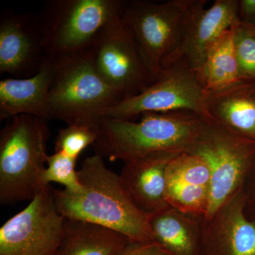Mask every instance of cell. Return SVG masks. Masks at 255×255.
Here are the masks:
<instances>
[{
  "label": "cell",
  "instance_id": "obj_24",
  "mask_svg": "<svg viewBox=\"0 0 255 255\" xmlns=\"http://www.w3.org/2000/svg\"><path fill=\"white\" fill-rule=\"evenodd\" d=\"M247 217L255 224V159L241 189Z\"/></svg>",
  "mask_w": 255,
  "mask_h": 255
},
{
  "label": "cell",
  "instance_id": "obj_12",
  "mask_svg": "<svg viewBox=\"0 0 255 255\" xmlns=\"http://www.w3.org/2000/svg\"><path fill=\"white\" fill-rule=\"evenodd\" d=\"M201 255H255V224L240 190L203 221Z\"/></svg>",
  "mask_w": 255,
  "mask_h": 255
},
{
  "label": "cell",
  "instance_id": "obj_21",
  "mask_svg": "<svg viewBox=\"0 0 255 255\" xmlns=\"http://www.w3.org/2000/svg\"><path fill=\"white\" fill-rule=\"evenodd\" d=\"M98 135L97 122H77L67 124L57 135L55 152H62L78 159L87 147L95 145Z\"/></svg>",
  "mask_w": 255,
  "mask_h": 255
},
{
  "label": "cell",
  "instance_id": "obj_2",
  "mask_svg": "<svg viewBox=\"0 0 255 255\" xmlns=\"http://www.w3.org/2000/svg\"><path fill=\"white\" fill-rule=\"evenodd\" d=\"M204 119L190 112L146 113L138 122L103 118L97 122L95 154L110 160L132 159L163 152H186Z\"/></svg>",
  "mask_w": 255,
  "mask_h": 255
},
{
  "label": "cell",
  "instance_id": "obj_25",
  "mask_svg": "<svg viewBox=\"0 0 255 255\" xmlns=\"http://www.w3.org/2000/svg\"><path fill=\"white\" fill-rule=\"evenodd\" d=\"M115 255H172L157 242L130 241Z\"/></svg>",
  "mask_w": 255,
  "mask_h": 255
},
{
  "label": "cell",
  "instance_id": "obj_22",
  "mask_svg": "<svg viewBox=\"0 0 255 255\" xmlns=\"http://www.w3.org/2000/svg\"><path fill=\"white\" fill-rule=\"evenodd\" d=\"M78 159L70 157L62 152H55L48 155L46 169L43 174L45 187L50 183H58L65 187V190L71 194H78L84 190V187L79 179L76 169Z\"/></svg>",
  "mask_w": 255,
  "mask_h": 255
},
{
  "label": "cell",
  "instance_id": "obj_16",
  "mask_svg": "<svg viewBox=\"0 0 255 255\" xmlns=\"http://www.w3.org/2000/svg\"><path fill=\"white\" fill-rule=\"evenodd\" d=\"M53 72V62L46 60L33 76L1 80L0 119H11L19 115L50 119L48 98Z\"/></svg>",
  "mask_w": 255,
  "mask_h": 255
},
{
  "label": "cell",
  "instance_id": "obj_15",
  "mask_svg": "<svg viewBox=\"0 0 255 255\" xmlns=\"http://www.w3.org/2000/svg\"><path fill=\"white\" fill-rule=\"evenodd\" d=\"M181 153L157 152L124 162L119 176L135 205L148 217L169 206L165 196L167 169Z\"/></svg>",
  "mask_w": 255,
  "mask_h": 255
},
{
  "label": "cell",
  "instance_id": "obj_9",
  "mask_svg": "<svg viewBox=\"0 0 255 255\" xmlns=\"http://www.w3.org/2000/svg\"><path fill=\"white\" fill-rule=\"evenodd\" d=\"M65 226L48 186L0 228V255H56Z\"/></svg>",
  "mask_w": 255,
  "mask_h": 255
},
{
  "label": "cell",
  "instance_id": "obj_19",
  "mask_svg": "<svg viewBox=\"0 0 255 255\" xmlns=\"http://www.w3.org/2000/svg\"><path fill=\"white\" fill-rule=\"evenodd\" d=\"M129 242L109 228L65 219V232L56 255H115Z\"/></svg>",
  "mask_w": 255,
  "mask_h": 255
},
{
  "label": "cell",
  "instance_id": "obj_17",
  "mask_svg": "<svg viewBox=\"0 0 255 255\" xmlns=\"http://www.w3.org/2000/svg\"><path fill=\"white\" fill-rule=\"evenodd\" d=\"M206 104L214 121L255 140V80L241 79L221 90L206 92Z\"/></svg>",
  "mask_w": 255,
  "mask_h": 255
},
{
  "label": "cell",
  "instance_id": "obj_10",
  "mask_svg": "<svg viewBox=\"0 0 255 255\" xmlns=\"http://www.w3.org/2000/svg\"><path fill=\"white\" fill-rule=\"evenodd\" d=\"M90 50L97 71L122 102L138 95L157 80L124 28L121 14L103 28Z\"/></svg>",
  "mask_w": 255,
  "mask_h": 255
},
{
  "label": "cell",
  "instance_id": "obj_1",
  "mask_svg": "<svg viewBox=\"0 0 255 255\" xmlns=\"http://www.w3.org/2000/svg\"><path fill=\"white\" fill-rule=\"evenodd\" d=\"M78 176L84 187L80 194L53 189L57 208L65 219L109 228L130 241H154L148 216L135 205L119 174L107 167L102 156L85 158Z\"/></svg>",
  "mask_w": 255,
  "mask_h": 255
},
{
  "label": "cell",
  "instance_id": "obj_14",
  "mask_svg": "<svg viewBox=\"0 0 255 255\" xmlns=\"http://www.w3.org/2000/svg\"><path fill=\"white\" fill-rule=\"evenodd\" d=\"M211 172L204 157L184 152L172 159L167 172L166 200L169 206L205 217L209 208Z\"/></svg>",
  "mask_w": 255,
  "mask_h": 255
},
{
  "label": "cell",
  "instance_id": "obj_8",
  "mask_svg": "<svg viewBox=\"0 0 255 255\" xmlns=\"http://www.w3.org/2000/svg\"><path fill=\"white\" fill-rule=\"evenodd\" d=\"M174 112H190L204 120H214L208 110L206 90L197 73L182 60L164 68L143 92L114 106L102 119L133 121L146 113Z\"/></svg>",
  "mask_w": 255,
  "mask_h": 255
},
{
  "label": "cell",
  "instance_id": "obj_26",
  "mask_svg": "<svg viewBox=\"0 0 255 255\" xmlns=\"http://www.w3.org/2000/svg\"><path fill=\"white\" fill-rule=\"evenodd\" d=\"M240 22L255 26V0H241L238 6Z\"/></svg>",
  "mask_w": 255,
  "mask_h": 255
},
{
  "label": "cell",
  "instance_id": "obj_5",
  "mask_svg": "<svg viewBox=\"0 0 255 255\" xmlns=\"http://www.w3.org/2000/svg\"><path fill=\"white\" fill-rule=\"evenodd\" d=\"M52 62L50 119H58L67 124L96 123L107 110L122 102L97 71L90 49Z\"/></svg>",
  "mask_w": 255,
  "mask_h": 255
},
{
  "label": "cell",
  "instance_id": "obj_18",
  "mask_svg": "<svg viewBox=\"0 0 255 255\" xmlns=\"http://www.w3.org/2000/svg\"><path fill=\"white\" fill-rule=\"evenodd\" d=\"M154 241L172 255H201L204 217L168 206L149 216Z\"/></svg>",
  "mask_w": 255,
  "mask_h": 255
},
{
  "label": "cell",
  "instance_id": "obj_23",
  "mask_svg": "<svg viewBox=\"0 0 255 255\" xmlns=\"http://www.w3.org/2000/svg\"><path fill=\"white\" fill-rule=\"evenodd\" d=\"M234 46L241 78L255 80V26L238 23Z\"/></svg>",
  "mask_w": 255,
  "mask_h": 255
},
{
  "label": "cell",
  "instance_id": "obj_13",
  "mask_svg": "<svg viewBox=\"0 0 255 255\" xmlns=\"http://www.w3.org/2000/svg\"><path fill=\"white\" fill-rule=\"evenodd\" d=\"M238 6V0H216L201 9L182 46L164 68L182 60L196 71L200 69L215 44L240 22Z\"/></svg>",
  "mask_w": 255,
  "mask_h": 255
},
{
  "label": "cell",
  "instance_id": "obj_11",
  "mask_svg": "<svg viewBox=\"0 0 255 255\" xmlns=\"http://www.w3.org/2000/svg\"><path fill=\"white\" fill-rule=\"evenodd\" d=\"M46 61L38 18L2 15L0 22V73L15 78L33 76Z\"/></svg>",
  "mask_w": 255,
  "mask_h": 255
},
{
  "label": "cell",
  "instance_id": "obj_20",
  "mask_svg": "<svg viewBox=\"0 0 255 255\" xmlns=\"http://www.w3.org/2000/svg\"><path fill=\"white\" fill-rule=\"evenodd\" d=\"M236 26L215 44L205 63L196 70L206 92L221 90L242 79L235 50Z\"/></svg>",
  "mask_w": 255,
  "mask_h": 255
},
{
  "label": "cell",
  "instance_id": "obj_3",
  "mask_svg": "<svg viewBox=\"0 0 255 255\" xmlns=\"http://www.w3.org/2000/svg\"><path fill=\"white\" fill-rule=\"evenodd\" d=\"M206 0L124 1L121 20L151 73L158 78L187 36Z\"/></svg>",
  "mask_w": 255,
  "mask_h": 255
},
{
  "label": "cell",
  "instance_id": "obj_4",
  "mask_svg": "<svg viewBox=\"0 0 255 255\" xmlns=\"http://www.w3.org/2000/svg\"><path fill=\"white\" fill-rule=\"evenodd\" d=\"M45 119L16 116L0 132V204L31 201L45 187L47 142Z\"/></svg>",
  "mask_w": 255,
  "mask_h": 255
},
{
  "label": "cell",
  "instance_id": "obj_7",
  "mask_svg": "<svg viewBox=\"0 0 255 255\" xmlns=\"http://www.w3.org/2000/svg\"><path fill=\"white\" fill-rule=\"evenodd\" d=\"M186 152L207 161L211 172L209 208L204 219L241 190L255 159V140L216 121H204L194 144Z\"/></svg>",
  "mask_w": 255,
  "mask_h": 255
},
{
  "label": "cell",
  "instance_id": "obj_6",
  "mask_svg": "<svg viewBox=\"0 0 255 255\" xmlns=\"http://www.w3.org/2000/svg\"><path fill=\"white\" fill-rule=\"evenodd\" d=\"M122 0H53L38 18L46 60L90 49L111 21L122 13Z\"/></svg>",
  "mask_w": 255,
  "mask_h": 255
}]
</instances>
